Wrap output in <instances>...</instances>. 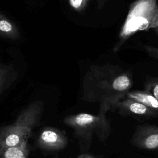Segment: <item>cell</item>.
<instances>
[{
    "label": "cell",
    "instance_id": "4",
    "mask_svg": "<svg viewBox=\"0 0 158 158\" xmlns=\"http://www.w3.org/2000/svg\"><path fill=\"white\" fill-rule=\"evenodd\" d=\"M129 109L131 112L137 114H143L148 111L146 106L139 102L131 103L129 106Z\"/></svg>",
    "mask_w": 158,
    "mask_h": 158
},
{
    "label": "cell",
    "instance_id": "1",
    "mask_svg": "<svg viewBox=\"0 0 158 158\" xmlns=\"http://www.w3.org/2000/svg\"><path fill=\"white\" fill-rule=\"evenodd\" d=\"M158 26L157 0H136L130 4L125 21L119 33L116 50L133 35Z\"/></svg>",
    "mask_w": 158,
    "mask_h": 158
},
{
    "label": "cell",
    "instance_id": "14",
    "mask_svg": "<svg viewBox=\"0 0 158 158\" xmlns=\"http://www.w3.org/2000/svg\"><path fill=\"white\" fill-rule=\"evenodd\" d=\"M154 31H156V34L158 35V26L157 27H156L154 29Z\"/></svg>",
    "mask_w": 158,
    "mask_h": 158
},
{
    "label": "cell",
    "instance_id": "10",
    "mask_svg": "<svg viewBox=\"0 0 158 158\" xmlns=\"http://www.w3.org/2000/svg\"><path fill=\"white\" fill-rule=\"evenodd\" d=\"M12 30V25L6 20H0V30L2 31H9Z\"/></svg>",
    "mask_w": 158,
    "mask_h": 158
},
{
    "label": "cell",
    "instance_id": "13",
    "mask_svg": "<svg viewBox=\"0 0 158 158\" xmlns=\"http://www.w3.org/2000/svg\"><path fill=\"white\" fill-rule=\"evenodd\" d=\"M154 96L158 100V84L156 85L153 89Z\"/></svg>",
    "mask_w": 158,
    "mask_h": 158
},
{
    "label": "cell",
    "instance_id": "6",
    "mask_svg": "<svg viewBox=\"0 0 158 158\" xmlns=\"http://www.w3.org/2000/svg\"><path fill=\"white\" fill-rule=\"evenodd\" d=\"M144 145L148 149H154L158 147V133L149 136L145 139Z\"/></svg>",
    "mask_w": 158,
    "mask_h": 158
},
{
    "label": "cell",
    "instance_id": "12",
    "mask_svg": "<svg viewBox=\"0 0 158 158\" xmlns=\"http://www.w3.org/2000/svg\"><path fill=\"white\" fill-rule=\"evenodd\" d=\"M83 0H71V4L72 5L73 7H74L75 8H78L80 6L81 4L82 3Z\"/></svg>",
    "mask_w": 158,
    "mask_h": 158
},
{
    "label": "cell",
    "instance_id": "2",
    "mask_svg": "<svg viewBox=\"0 0 158 158\" xmlns=\"http://www.w3.org/2000/svg\"><path fill=\"white\" fill-rule=\"evenodd\" d=\"M128 96L146 106L158 109V100L154 96L141 93H130Z\"/></svg>",
    "mask_w": 158,
    "mask_h": 158
},
{
    "label": "cell",
    "instance_id": "5",
    "mask_svg": "<svg viewBox=\"0 0 158 158\" xmlns=\"http://www.w3.org/2000/svg\"><path fill=\"white\" fill-rule=\"evenodd\" d=\"M5 158H25L23 153L18 148L10 146L5 152Z\"/></svg>",
    "mask_w": 158,
    "mask_h": 158
},
{
    "label": "cell",
    "instance_id": "8",
    "mask_svg": "<svg viewBox=\"0 0 158 158\" xmlns=\"http://www.w3.org/2000/svg\"><path fill=\"white\" fill-rule=\"evenodd\" d=\"M42 139L47 143H54L57 139V135L52 131H45L41 135Z\"/></svg>",
    "mask_w": 158,
    "mask_h": 158
},
{
    "label": "cell",
    "instance_id": "9",
    "mask_svg": "<svg viewBox=\"0 0 158 158\" xmlns=\"http://www.w3.org/2000/svg\"><path fill=\"white\" fill-rule=\"evenodd\" d=\"M19 141V138L17 135L12 134L10 135L6 140V143L9 146H14L16 145Z\"/></svg>",
    "mask_w": 158,
    "mask_h": 158
},
{
    "label": "cell",
    "instance_id": "7",
    "mask_svg": "<svg viewBox=\"0 0 158 158\" xmlns=\"http://www.w3.org/2000/svg\"><path fill=\"white\" fill-rule=\"evenodd\" d=\"M94 120L93 116L87 114H81L78 115L76 117V122L79 125H85L91 123Z\"/></svg>",
    "mask_w": 158,
    "mask_h": 158
},
{
    "label": "cell",
    "instance_id": "3",
    "mask_svg": "<svg viewBox=\"0 0 158 158\" xmlns=\"http://www.w3.org/2000/svg\"><path fill=\"white\" fill-rule=\"evenodd\" d=\"M130 84L129 78L125 75H122L117 77L112 83L114 89L117 91H122L127 89Z\"/></svg>",
    "mask_w": 158,
    "mask_h": 158
},
{
    "label": "cell",
    "instance_id": "15",
    "mask_svg": "<svg viewBox=\"0 0 158 158\" xmlns=\"http://www.w3.org/2000/svg\"><path fill=\"white\" fill-rule=\"evenodd\" d=\"M86 158H92V157H86Z\"/></svg>",
    "mask_w": 158,
    "mask_h": 158
},
{
    "label": "cell",
    "instance_id": "11",
    "mask_svg": "<svg viewBox=\"0 0 158 158\" xmlns=\"http://www.w3.org/2000/svg\"><path fill=\"white\" fill-rule=\"evenodd\" d=\"M144 48L145 51L151 56L158 58V48L151 46H144Z\"/></svg>",
    "mask_w": 158,
    "mask_h": 158
}]
</instances>
